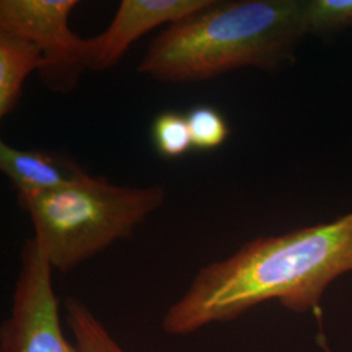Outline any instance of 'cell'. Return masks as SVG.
<instances>
[{"mask_svg": "<svg viewBox=\"0 0 352 352\" xmlns=\"http://www.w3.org/2000/svg\"><path fill=\"white\" fill-rule=\"evenodd\" d=\"M352 272V212L282 235L261 236L227 258L202 266L167 307L162 330L187 337L278 302L294 314L316 312L327 287Z\"/></svg>", "mask_w": 352, "mask_h": 352, "instance_id": "cell-1", "label": "cell"}, {"mask_svg": "<svg viewBox=\"0 0 352 352\" xmlns=\"http://www.w3.org/2000/svg\"><path fill=\"white\" fill-rule=\"evenodd\" d=\"M307 34L305 0H210L164 28L138 69L162 82L206 81L241 68L276 71Z\"/></svg>", "mask_w": 352, "mask_h": 352, "instance_id": "cell-2", "label": "cell"}, {"mask_svg": "<svg viewBox=\"0 0 352 352\" xmlns=\"http://www.w3.org/2000/svg\"><path fill=\"white\" fill-rule=\"evenodd\" d=\"M166 200L162 186L123 187L89 174L50 192L19 199L39 250L54 270L71 272L136 228Z\"/></svg>", "mask_w": 352, "mask_h": 352, "instance_id": "cell-3", "label": "cell"}, {"mask_svg": "<svg viewBox=\"0 0 352 352\" xmlns=\"http://www.w3.org/2000/svg\"><path fill=\"white\" fill-rule=\"evenodd\" d=\"M49 260L26 239L8 317L0 327V352H80L65 336Z\"/></svg>", "mask_w": 352, "mask_h": 352, "instance_id": "cell-4", "label": "cell"}, {"mask_svg": "<svg viewBox=\"0 0 352 352\" xmlns=\"http://www.w3.org/2000/svg\"><path fill=\"white\" fill-rule=\"evenodd\" d=\"M76 0H1L0 32L33 41L42 50L45 67L39 71L43 84L54 91L75 88L87 71V38L69 28Z\"/></svg>", "mask_w": 352, "mask_h": 352, "instance_id": "cell-5", "label": "cell"}, {"mask_svg": "<svg viewBox=\"0 0 352 352\" xmlns=\"http://www.w3.org/2000/svg\"><path fill=\"white\" fill-rule=\"evenodd\" d=\"M210 0H123L111 24L100 36L87 38V69L113 68L139 38L206 7Z\"/></svg>", "mask_w": 352, "mask_h": 352, "instance_id": "cell-6", "label": "cell"}, {"mask_svg": "<svg viewBox=\"0 0 352 352\" xmlns=\"http://www.w3.org/2000/svg\"><path fill=\"white\" fill-rule=\"evenodd\" d=\"M0 168L12 182L17 199L62 188L87 173L49 151H21L0 142Z\"/></svg>", "mask_w": 352, "mask_h": 352, "instance_id": "cell-7", "label": "cell"}, {"mask_svg": "<svg viewBox=\"0 0 352 352\" xmlns=\"http://www.w3.org/2000/svg\"><path fill=\"white\" fill-rule=\"evenodd\" d=\"M43 67V54L33 41L0 32V118L17 107L26 77Z\"/></svg>", "mask_w": 352, "mask_h": 352, "instance_id": "cell-8", "label": "cell"}, {"mask_svg": "<svg viewBox=\"0 0 352 352\" xmlns=\"http://www.w3.org/2000/svg\"><path fill=\"white\" fill-rule=\"evenodd\" d=\"M64 320L80 352H131L118 342L101 318L78 299L64 300Z\"/></svg>", "mask_w": 352, "mask_h": 352, "instance_id": "cell-9", "label": "cell"}, {"mask_svg": "<svg viewBox=\"0 0 352 352\" xmlns=\"http://www.w3.org/2000/svg\"><path fill=\"white\" fill-rule=\"evenodd\" d=\"M151 138L155 149L164 158H179L193 148L187 115L177 111L160 113L153 122Z\"/></svg>", "mask_w": 352, "mask_h": 352, "instance_id": "cell-10", "label": "cell"}, {"mask_svg": "<svg viewBox=\"0 0 352 352\" xmlns=\"http://www.w3.org/2000/svg\"><path fill=\"white\" fill-rule=\"evenodd\" d=\"M193 148L213 151L226 142L230 126L225 116L210 106H197L187 113Z\"/></svg>", "mask_w": 352, "mask_h": 352, "instance_id": "cell-11", "label": "cell"}, {"mask_svg": "<svg viewBox=\"0 0 352 352\" xmlns=\"http://www.w3.org/2000/svg\"><path fill=\"white\" fill-rule=\"evenodd\" d=\"M307 32L327 34L352 26V0H305Z\"/></svg>", "mask_w": 352, "mask_h": 352, "instance_id": "cell-12", "label": "cell"}]
</instances>
